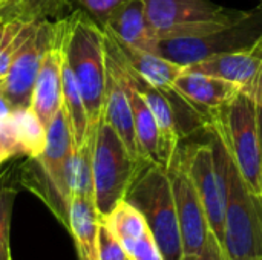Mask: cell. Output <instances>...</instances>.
Instances as JSON below:
<instances>
[{"instance_id": "35", "label": "cell", "mask_w": 262, "mask_h": 260, "mask_svg": "<svg viewBox=\"0 0 262 260\" xmlns=\"http://www.w3.org/2000/svg\"><path fill=\"white\" fill-rule=\"evenodd\" d=\"M8 159H9V158H8V155H6V153H5V152L0 149V166H2L3 162H6Z\"/></svg>"}, {"instance_id": "11", "label": "cell", "mask_w": 262, "mask_h": 260, "mask_svg": "<svg viewBox=\"0 0 262 260\" xmlns=\"http://www.w3.org/2000/svg\"><path fill=\"white\" fill-rule=\"evenodd\" d=\"M187 69L227 80L236 84L241 93L262 106V35L243 51L212 55Z\"/></svg>"}, {"instance_id": "9", "label": "cell", "mask_w": 262, "mask_h": 260, "mask_svg": "<svg viewBox=\"0 0 262 260\" xmlns=\"http://www.w3.org/2000/svg\"><path fill=\"white\" fill-rule=\"evenodd\" d=\"M178 159L189 173L203 202L210 230L223 242L226 211V178L223 164L210 143L180 147Z\"/></svg>"}, {"instance_id": "30", "label": "cell", "mask_w": 262, "mask_h": 260, "mask_svg": "<svg viewBox=\"0 0 262 260\" xmlns=\"http://www.w3.org/2000/svg\"><path fill=\"white\" fill-rule=\"evenodd\" d=\"M98 260H127V254L121 245V242L115 238V234L106 227L101 219L98 230Z\"/></svg>"}, {"instance_id": "29", "label": "cell", "mask_w": 262, "mask_h": 260, "mask_svg": "<svg viewBox=\"0 0 262 260\" xmlns=\"http://www.w3.org/2000/svg\"><path fill=\"white\" fill-rule=\"evenodd\" d=\"M80 9H83L92 20L104 28L109 17L127 0H74Z\"/></svg>"}, {"instance_id": "28", "label": "cell", "mask_w": 262, "mask_h": 260, "mask_svg": "<svg viewBox=\"0 0 262 260\" xmlns=\"http://www.w3.org/2000/svg\"><path fill=\"white\" fill-rule=\"evenodd\" d=\"M129 260H164L152 233L123 245Z\"/></svg>"}, {"instance_id": "26", "label": "cell", "mask_w": 262, "mask_h": 260, "mask_svg": "<svg viewBox=\"0 0 262 260\" xmlns=\"http://www.w3.org/2000/svg\"><path fill=\"white\" fill-rule=\"evenodd\" d=\"M20 182V164H14L0 172V260H12L9 245L11 216Z\"/></svg>"}, {"instance_id": "6", "label": "cell", "mask_w": 262, "mask_h": 260, "mask_svg": "<svg viewBox=\"0 0 262 260\" xmlns=\"http://www.w3.org/2000/svg\"><path fill=\"white\" fill-rule=\"evenodd\" d=\"M147 164L152 162L137 159L114 127L100 118L95 130L92 172L94 201L101 218L126 198L130 185Z\"/></svg>"}, {"instance_id": "18", "label": "cell", "mask_w": 262, "mask_h": 260, "mask_svg": "<svg viewBox=\"0 0 262 260\" xmlns=\"http://www.w3.org/2000/svg\"><path fill=\"white\" fill-rule=\"evenodd\" d=\"M112 40L115 41L121 58L124 60V63L134 74H137L146 83L160 89L164 93L173 90L175 80L183 74V70L186 69L184 66H181L160 54L138 51L135 48L121 44L114 37H112Z\"/></svg>"}, {"instance_id": "2", "label": "cell", "mask_w": 262, "mask_h": 260, "mask_svg": "<svg viewBox=\"0 0 262 260\" xmlns=\"http://www.w3.org/2000/svg\"><path fill=\"white\" fill-rule=\"evenodd\" d=\"M209 143L216 152L226 178V211L223 245L230 260L262 259V199L250 192L230 159L223 141L209 132Z\"/></svg>"}, {"instance_id": "36", "label": "cell", "mask_w": 262, "mask_h": 260, "mask_svg": "<svg viewBox=\"0 0 262 260\" xmlns=\"http://www.w3.org/2000/svg\"><path fill=\"white\" fill-rule=\"evenodd\" d=\"M6 2H0V17L3 15V12H5V8H6Z\"/></svg>"}, {"instance_id": "4", "label": "cell", "mask_w": 262, "mask_h": 260, "mask_svg": "<svg viewBox=\"0 0 262 260\" xmlns=\"http://www.w3.org/2000/svg\"><path fill=\"white\" fill-rule=\"evenodd\" d=\"M210 130L223 141L230 159L236 166L250 192L261 196L262 143L259 106L250 97L239 92L230 104L212 118Z\"/></svg>"}, {"instance_id": "31", "label": "cell", "mask_w": 262, "mask_h": 260, "mask_svg": "<svg viewBox=\"0 0 262 260\" xmlns=\"http://www.w3.org/2000/svg\"><path fill=\"white\" fill-rule=\"evenodd\" d=\"M181 260H230L223 242L215 236L213 231H210L206 244L203 245L201 250L195 253H186Z\"/></svg>"}, {"instance_id": "19", "label": "cell", "mask_w": 262, "mask_h": 260, "mask_svg": "<svg viewBox=\"0 0 262 260\" xmlns=\"http://www.w3.org/2000/svg\"><path fill=\"white\" fill-rule=\"evenodd\" d=\"M101 215L95 201L86 196H72L68 208V231L77 248L78 260H98V230Z\"/></svg>"}, {"instance_id": "22", "label": "cell", "mask_w": 262, "mask_h": 260, "mask_svg": "<svg viewBox=\"0 0 262 260\" xmlns=\"http://www.w3.org/2000/svg\"><path fill=\"white\" fill-rule=\"evenodd\" d=\"M63 107L68 115V121L71 126L75 147H78L84 143V139L88 138L91 130H94L95 127L91 129L86 106H84L77 78L69 66V63L66 61V57L63 61Z\"/></svg>"}, {"instance_id": "14", "label": "cell", "mask_w": 262, "mask_h": 260, "mask_svg": "<svg viewBox=\"0 0 262 260\" xmlns=\"http://www.w3.org/2000/svg\"><path fill=\"white\" fill-rule=\"evenodd\" d=\"M173 90L201 115V118L209 124V130L212 118L239 93L236 84L187 67L175 80Z\"/></svg>"}, {"instance_id": "20", "label": "cell", "mask_w": 262, "mask_h": 260, "mask_svg": "<svg viewBox=\"0 0 262 260\" xmlns=\"http://www.w3.org/2000/svg\"><path fill=\"white\" fill-rule=\"evenodd\" d=\"M104 34H106V38L111 43L112 49L118 55V58L123 64V69H124V77H126V83H127V89H129V98H130V104H132L134 129H135V136H137V144H138L140 153L149 162L160 166V132H158V126H157V120H155L150 107L144 101L143 95L134 86L132 80L129 77V70L124 64L123 58L120 57L112 37L106 31H104Z\"/></svg>"}, {"instance_id": "27", "label": "cell", "mask_w": 262, "mask_h": 260, "mask_svg": "<svg viewBox=\"0 0 262 260\" xmlns=\"http://www.w3.org/2000/svg\"><path fill=\"white\" fill-rule=\"evenodd\" d=\"M69 0H15L6 5V11L29 21L60 20L69 12ZM72 12V11H71Z\"/></svg>"}, {"instance_id": "37", "label": "cell", "mask_w": 262, "mask_h": 260, "mask_svg": "<svg viewBox=\"0 0 262 260\" xmlns=\"http://www.w3.org/2000/svg\"><path fill=\"white\" fill-rule=\"evenodd\" d=\"M0 2H6V3H12V2H15V0H0Z\"/></svg>"}, {"instance_id": "39", "label": "cell", "mask_w": 262, "mask_h": 260, "mask_svg": "<svg viewBox=\"0 0 262 260\" xmlns=\"http://www.w3.org/2000/svg\"><path fill=\"white\" fill-rule=\"evenodd\" d=\"M0 83H2V80H0Z\"/></svg>"}, {"instance_id": "33", "label": "cell", "mask_w": 262, "mask_h": 260, "mask_svg": "<svg viewBox=\"0 0 262 260\" xmlns=\"http://www.w3.org/2000/svg\"><path fill=\"white\" fill-rule=\"evenodd\" d=\"M12 104L9 103V100H8V97H6V93L3 92V89H2V83H0V118H6V116H9L11 115V112H12Z\"/></svg>"}, {"instance_id": "34", "label": "cell", "mask_w": 262, "mask_h": 260, "mask_svg": "<svg viewBox=\"0 0 262 260\" xmlns=\"http://www.w3.org/2000/svg\"><path fill=\"white\" fill-rule=\"evenodd\" d=\"M259 130H261V143H262V106H259ZM261 199H262V181H261Z\"/></svg>"}, {"instance_id": "32", "label": "cell", "mask_w": 262, "mask_h": 260, "mask_svg": "<svg viewBox=\"0 0 262 260\" xmlns=\"http://www.w3.org/2000/svg\"><path fill=\"white\" fill-rule=\"evenodd\" d=\"M0 149L8 155L9 159L23 156L21 147L18 144L15 129L11 120V115L6 118H0Z\"/></svg>"}, {"instance_id": "25", "label": "cell", "mask_w": 262, "mask_h": 260, "mask_svg": "<svg viewBox=\"0 0 262 260\" xmlns=\"http://www.w3.org/2000/svg\"><path fill=\"white\" fill-rule=\"evenodd\" d=\"M11 120L15 129L18 144L21 147L23 156L35 158L46 147L48 129L35 115V112L28 107H17L11 112Z\"/></svg>"}, {"instance_id": "23", "label": "cell", "mask_w": 262, "mask_h": 260, "mask_svg": "<svg viewBox=\"0 0 262 260\" xmlns=\"http://www.w3.org/2000/svg\"><path fill=\"white\" fill-rule=\"evenodd\" d=\"M37 23L38 21H29L11 14L5 8V12L0 17V80L5 78L12 58L34 32Z\"/></svg>"}, {"instance_id": "16", "label": "cell", "mask_w": 262, "mask_h": 260, "mask_svg": "<svg viewBox=\"0 0 262 260\" xmlns=\"http://www.w3.org/2000/svg\"><path fill=\"white\" fill-rule=\"evenodd\" d=\"M126 67H127V64H126ZM127 70H129V77H130L134 86L143 95L144 101L147 103V106L150 107V110L157 120V126H158V132H160V166L163 169L169 170L173 166V162L180 153V147H181V141H183L180 126H178V118L175 115L172 101L167 93H164L160 89L146 83L143 78H140L137 74H134L129 67H127Z\"/></svg>"}, {"instance_id": "13", "label": "cell", "mask_w": 262, "mask_h": 260, "mask_svg": "<svg viewBox=\"0 0 262 260\" xmlns=\"http://www.w3.org/2000/svg\"><path fill=\"white\" fill-rule=\"evenodd\" d=\"M167 172L170 176L184 254L195 253L203 248L212 231L206 210L189 173L186 172L178 156Z\"/></svg>"}, {"instance_id": "3", "label": "cell", "mask_w": 262, "mask_h": 260, "mask_svg": "<svg viewBox=\"0 0 262 260\" xmlns=\"http://www.w3.org/2000/svg\"><path fill=\"white\" fill-rule=\"evenodd\" d=\"M74 149V136L66 110L61 106L48 127L45 150L38 156L28 158L20 164L21 187L37 195L64 227H68L69 208L64 164Z\"/></svg>"}, {"instance_id": "1", "label": "cell", "mask_w": 262, "mask_h": 260, "mask_svg": "<svg viewBox=\"0 0 262 260\" xmlns=\"http://www.w3.org/2000/svg\"><path fill=\"white\" fill-rule=\"evenodd\" d=\"M57 32L89 118L91 129L97 127L103 113L106 89V44L104 29L83 9H75L55 20Z\"/></svg>"}, {"instance_id": "7", "label": "cell", "mask_w": 262, "mask_h": 260, "mask_svg": "<svg viewBox=\"0 0 262 260\" xmlns=\"http://www.w3.org/2000/svg\"><path fill=\"white\" fill-rule=\"evenodd\" d=\"M158 40L204 37L229 28L249 11L224 8L212 0H143Z\"/></svg>"}, {"instance_id": "5", "label": "cell", "mask_w": 262, "mask_h": 260, "mask_svg": "<svg viewBox=\"0 0 262 260\" xmlns=\"http://www.w3.org/2000/svg\"><path fill=\"white\" fill-rule=\"evenodd\" d=\"M124 199L143 213L164 260H181L184 248L169 172L158 164H147Z\"/></svg>"}, {"instance_id": "15", "label": "cell", "mask_w": 262, "mask_h": 260, "mask_svg": "<svg viewBox=\"0 0 262 260\" xmlns=\"http://www.w3.org/2000/svg\"><path fill=\"white\" fill-rule=\"evenodd\" d=\"M63 61L64 52L57 32L52 48L43 57L29 104L46 129L63 106Z\"/></svg>"}, {"instance_id": "8", "label": "cell", "mask_w": 262, "mask_h": 260, "mask_svg": "<svg viewBox=\"0 0 262 260\" xmlns=\"http://www.w3.org/2000/svg\"><path fill=\"white\" fill-rule=\"evenodd\" d=\"M262 35V5L250 9L235 25L204 37L161 40L158 54L189 67L212 55L243 51L252 46Z\"/></svg>"}, {"instance_id": "17", "label": "cell", "mask_w": 262, "mask_h": 260, "mask_svg": "<svg viewBox=\"0 0 262 260\" xmlns=\"http://www.w3.org/2000/svg\"><path fill=\"white\" fill-rule=\"evenodd\" d=\"M103 29L121 44L158 54L160 40L146 15L143 0L124 2L109 17Z\"/></svg>"}, {"instance_id": "40", "label": "cell", "mask_w": 262, "mask_h": 260, "mask_svg": "<svg viewBox=\"0 0 262 260\" xmlns=\"http://www.w3.org/2000/svg\"><path fill=\"white\" fill-rule=\"evenodd\" d=\"M259 260H262V259H259Z\"/></svg>"}, {"instance_id": "24", "label": "cell", "mask_w": 262, "mask_h": 260, "mask_svg": "<svg viewBox=\"0 0 262 260\" xmlns=\"http://www.w3.org/2000/svg\"><path fill=\"white\" fill-rule=\"evenodd\" d=\"M115 238L126 245L150 233L143 213L129 201H120L106 216L101 218Z\"/></svg>"}, {"instance_id": "12", "label": "cell", "mask_w": 262, "mask_h": 260, "mask_svg": "<svg viewBox=\"0 0 262 260\" xmlns=\"http://www.w3.org/2000/svg\"><path fill=\"white\" fill-rule=\"evenodd\" d=\"M104 44H106L107 72H106V89H104V104H103L101 118L114 127V130L120 135L123 143L127 146L129 152L137 159L149 162L147 159L143 158L137 144L132 104L129 98V89H127L123 64L106 37H104Z\"/></svg>"}, {"instance_id": "21", "label": "cell", "mask_w": 262, "mask_h": 260, "mask_svg": "<svg viewBox=\"0 0 262 260\" xmlns=\"http://www.w3.org/2000/svg\"><path fill=\"white\" fill-rule=\"evenodd\" d=\"M95 130H91L84 143L75 147L64 164V185L69 196H86L94 199V172L92 155L95 143Z\"/></svg>"}, {"instance_id": "38", "label": "cell", "mask_w": 262, "mask_h": 260, "mask_svg": "<svg viewBox=\"0 0 262 260\" xmlns=\"http://www.w3.org/2000/svg\"><path fill=\"white\" fill-rule=\"evenodd\" d=\"M258 2H259V3H261V5H262V0H258Z\"/></svg>"}, {"instance_id": "10", "label": "cell", "mask_w": 262, "mask_h": 260, "mask_svg": "<svg viewBox=\"0 0 262 260\" xmlns=\"http://www.w3.org/2000/svg\"><path fill=\"white\" fill-rule=\"evenodd\" d=\"M55 21L40 20L34 32L12 58L6 75L2 80V89L14 109L28 107L31 104L32 87L37 74L45 54L55 41Z\"/></svg>"}, {"instance_id": "41", "label": "cell", "mask_w": 262, "mask_h": 260, "mask_svg": "<svg viewBox=\"0 0 262 260\" xmlns=\"http://www.w3.org/2000/svg\"><path fill=\"white\" fill-rule=\"evenodd\" d=\"M127 260H129V259H127Z\"/></svg>"}]
</instances>
